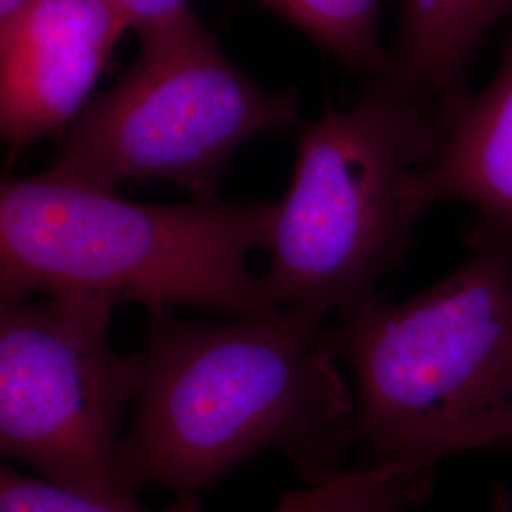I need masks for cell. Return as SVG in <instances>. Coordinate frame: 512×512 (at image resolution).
Returning a JSON list of instances; mask_svg holds the SVG:
<instances>
[{"label":"cell","instance_id":"obj_8","mask_svg":"<svg viewBox=\"0 0 512 512\" xmlns=\"http://www.w3.org/2000/svg\"><path fill=\"white\" fill-rule=\"evenodd\" d=\"M437 105L435 148L418 179L421 203H467L478 226L512 232V31L484 90Z\"/></svg>","mask_w":512,"mask_h":512},{"label":"cell","instance_id":"obj_4","mask_svg":"<svg viewBox=\"0 0 512 512\" xmlns=\"http://www.w3.org/2000/svg\"><path fill=\"white\" fill-rule=\"evenodd\" d=\"M429 105L385 74L351 109L298 126L262 275L275 308L329 319L376 296L403 264L425 211L418 179L437 137Z\"/></svg>","mask_w":512,"mask_h":512},{"label":"cell","instance_id":"obj_13","mask_svg":"<svg viewBox=\"0 0 512 512\" xmlns=\"http://www.w3.org/2000/svg\"><path fill=\"white\" fill-rule=\"evenodd\" d=\"M124 19L128 29L139 35L152 27H158L169 19L181 16L188 8V0H107Z\"/></svg>","mask_w":512,"mask_h":512},{"label":"cell","instance_id":"obj_3","mask_svg":"<svg viewBox=\"0 0 512 512\" xmlns=\"http://www.w3.org/2000/svg\"><path fill=\"white\" fill-rule=\"evenodd\" d=\"M277 203L148 205L40 173L0 184V300L86 294L116 306H194L228 317L277 310L255 249Z\"/></svg>","mask_w":512,"mask_h":512},{"label":"cell","instance_id":"obj_9","mask_svg":"<svg viewBox=\"0 0 512 512\" xmlns=\"http://www.w3.org/2000/svg\"><path fill=\"white\" fill-rule=\"evenodd\" d=\"M499 23H512V0H401L389 74L437 103L465 92L476 48Z\"/></svg>","mask_w":512,"mask_h":512},{"label":"cell","instance_id":"obj_14","mask_svg":"<svg viewBox=\"0 0 512 512\" xmlns=\"http://www.w3.org/2000/svg\"><path fill=\"white\" fill-rule=\"evenodd\" d=\"M488 512H512V488L507 484H497L490 499Z\"/></svg>","mask_w":512,"mask_h":512},{"label":"cell","instance_id":"obj_5","mask_svg":"<svg viewBox=\"0 0 512 512\" xmlns=\"http://www.w3.org/2000/svg\"><path fill=\"white\" fill-rule=\"evenodd\" d=\"M141 54L55 141L46 173L116 192L162 179L213 202L245 141L291 128L298 92H270L220 52L186 10L139 35Z\"/></svg>","mask_w":512,"mask_h":512},{"label":"cell","instance_id":"obj_15","mask_svg":"<svg viewBox=\"0 0 512 512\" xmlns=\"http://www.w3.org/2000/svg\"><path fill=\"white\" fill-rule=\"evenodd\" d=\"M27 0H0V23L12 18Z\"/></svg>","mask_w":512,"mask_h":512},{"label":"cell","instance_id":"obj_1","mask_svg":"<svg viewBox=\"0 0 512 512\" xmlns=\"http://www.w3.org/2000/svg\"><path fill=\"white\" fill-rule=\"evenodd\" d=\"M327 321L277 308L184 323L147 310L143 382L120 444L126 492L198 494L264 450L293 459L304 480L342 467L357 403Z\"/></svg>","mask_w":512,"mask_h":512},{"label":"cell","instance_id":"obj_12","mask_svg":"<svg viewBox=\"0 0 512 512\" xmlns=\"http://www.w3.org/2000/svg\"><path fill=\"white\" fill-rule=\"evenodd\" d=\"M0 512H150L137 499H99L65 490L44 478L19 475L12 469L0 471ZM160 512H202L198 494H177Z\"/></svg>","mask_w":512,"mask_h":512},{"label":"cell","instance_id":"obj_2","mask_svg":"<svg viewBox=\"0 0 512 512\" xmlns=\"http://www.w3.org/2000/svg\"><path fill=\"white\" fill-rule=\"evenodd\" d=\"M330 338L370 459L512 456V232L475 224L450 274L401 304L378 293L336 313Z\"/></svg>","mask_w":512,"mask_h":512},{"label":"cell","instance_id":"obj_6","mask_svg":"<svg viewBox=\"0 0 512 512\" xmlns=\"http://www.w3.org/2000/svg\"><path fill=\"white\" fill-rule=\"evenodd\" d=\"M116 304L86 294L0 300V450L65 490L137 499L120 478V423L141 351L114 353Z\"/></svg>","mask_w":512,"mask_h":512},{"label":"cell","instance_id":"obj_7","mask_svg":"<svg viewBox=\"0 0 512 512\" xmlns=\"http://www.w3.org/2000/svg\"><path fill=\"white\" fill-rule=\"evenodd\" d=\"M126 31L107 0H27L0 23V137L8 162L73 124Z\"/></svg>","mask_w":512,"mask_h":512},{"label":"cell","instance_id":"obj_10","mask_svg":"<svg viewBox=\"0 0 512 512\" xmlns=\"http://www.w3.org/2000/svg\"><path fill=\"white\" fill-rule=\"evenodd\" d=\"M435 459H370L281 495L272 512H414L433 490Z\"/></svg>","mask_w":512,"mask_h":512},{"label":"cell","instance_id":"obj_11","mask_svg":"<svg viewBox=\"0 0 512 512\" xmlns=\"http://www.w3.org/2000/svg\"><path fill=\"white\" fill-rule=\"evenodd\" d=\"M313 38L353 71L382 78L391 52L380 42L382 0H255Z\"/></svg>","mask_w":512,"mask_h":512}]
</instances>
